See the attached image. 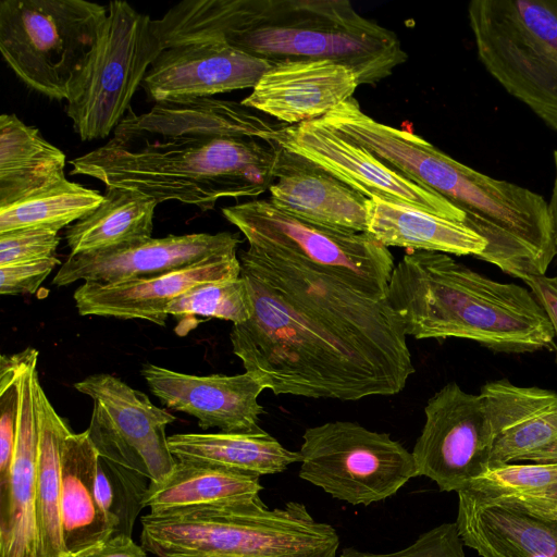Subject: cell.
<instances>
[{
    "label": "cell",
    "instance_id": "obj_31",
    "mask_svg": "<svg viewBox=\"0 0 557 557\" xmlns=\"http://www.w3.org/2000/svg\"><path fill=\"white\" fill-rule=\"evenodd\" d=\"M103 195L64 178L37 194L0 209V233L20 228L59 232L94 211Z\"/></svg>",
    "mask_w": 557,
    "mask_h": 557
},
{
    "label": "cell",
    "instance_id": "obj_1",
    "mask_svg": "<svg viewBox=\"0 0 557 557\" xmlns=\"http://www.w3.org/2000/svg\"><path fill=\"white\" fill-rule=\"evenodd\" d=\"M251 317L233 352L275 395L358 400L401 392L414 367L399 315L308 265L250 248L238 253Z\"/></svg>",
    "mask_w": 557,
    "mask_h": 557
},
{
    "label": "cell",
    "instance_id": "obj_9",
    "mask_svg": "<svg viewBox=\"0 0 557 557\" xmlns=\"http://www.w3.org/2000/svg\"><path fill=\"white\" fill-rule=\"evenodd\" d=\"M107 14L86 0H2V58L28 88L66 100Z\"/></svg>",
    "mask_w": 557,
    "mask_h": 557
},
{
    "label": "cell",
    "instance_id": "obj_37",
    "mask_svg": "<svg viewBox=\"0 0 557 557\" xmlns=\"http://www.w3.org/2000/svg\"><path fill=\"white\" fill-rule=\"evenodd\" d=\"M57 257L0 267V294H34L52 270L60 265Z\"/></svg>",
    "mask_w": 557,
    "mask_h": 557
},
{
    "label": "cell",
    "instance_id": "obj_20",
    "mask_svg": "<svg viewBox=\"0 0 557 557\" xmlns=\"http://www.w3.org/2000/svg\"><path fill=\"white\" fill-rule=\"evenodd\" d=\"M242 267L236 253L208 258L166 273L113 284L84 282L74 293L81 315L140 319L165 325L166 307L188 289L209 282L234 280Z\"/></svg>",
    "mask_w": 557,
    "mask_h": 557
},
{
    "label": "cell",
    "instance_id": "obj_4",
    "mask_svg": "<svg viewBox=\"0 0 557 557\" xmlns=\"http://www.w3.org/2000/svg\"><path fill=\"white\" fill-rule=\"evenodd\" d=\"M277 146L260 138L178 137L140 147L113 139L71 160L72 175L212 210L225 197H256L274 180Z\"/></svg>",
    "mask_w": 557,
    "mask_h": 557
},
{
    "label": "cell",
    "instance_id": "obj_38",
    "mask_svg": "<svg viewBox=\"0 0 557 557\" xmlns=\"http://www.w3.org/2000/svg\"><path fill=\"white\" fill-rule=\"evenodd\" d=\"M546 311L555 334V361L557 363V275L529 276L522 280Z\"/></svg>",
    "mask_w": 557,
    "mask_h": 557
},
{
    "label": "cell",
    "instance_id": "obj_7",
    "mask_svg": "<svg viewBox=\"0 0 557 557\" xmlns=\"http://www.w3.org/2000/svg\"><path fill=\"white\" fill-rule=\"evenodd\" d=\"M467 14L485 71L557 133V0H472Z\"/></svg>",
    "mask_w": 557,
    "mask_h": 557
},
{
    "label": "cell",
    "instance_id": "obj_12",
    "mask_svg": "<svg viewBox=\"0 0 557 557\" xmlns=\"http://www.w3.org/2000/svg\"><path fill=\"white\" fill-rule=\"evenodd\" d=\"M74 387L92 400L86 430L100 457L135 471L149 482L168 475L176 463L165 429L175 416L109 373L88 375Z\"/></svg>",
    "mask_w": 557,
    "mask_h": 557
},
{
    "label": "cell",
    "instance_id": "obj_32",
    "mask_svg": "<svg viewBox=\"0 0 557 557\" xmlns=\"http://www.w3.org/2000/svg\"><path fill=\"white\" fill-rule=\"evenodd\" d=\"M168 315L185 319L195 315L216 318L239 324L252 314V301L246 280L209 282L197 285L172 300Z\"/></svg>",
    "mask_w": 557,
    "mask_h": 557
},
{
    "label": "cell",
    "instance_id": "obj_10",
    "mask_svg": "<svg viewBox=\"0 0 557 557\" xmlns=\"http://www.w3.org/2000/svg\"><path fill=\"white\" fill-rule=\"evenodd\" d=\"M162 50L149 15L126 1L108 3L95 45L66 99V114L82 140L106 138L116 128Z\"/></svg>",
    "mask_w": 557,
    "mask_h": 557
},
{
    "label": "cell",
    "instance_id": "obj_19",
    "mask_svg": "<svg viewBox=\"0 0 557 557\" xmlns=\"http://www.w3.org/2000/svg\"><path fill=\"white\" fill-rule=\"evenodd\" d=\"M141 376L150 392L169 409L190 414L202 430L218 428L226 433L261 430L260 394L267 389L256 375H193L145 363Z\"/></svg>",
    "mask_w": 557,
    "mask_h": 557
},
{
    "label": "cell",
    "instance_id": "obj_3",
    "mask_svg": "<svg viewBox=\"0 0 557 557\" xmlns=\"http://www.w3.org/2000/svg\"><path fill=\"white\" fill-rule=\"evenodd\" d=\"M386 297L417 339L463 338L505 354L555 348L550 320L530 289L491 280L447 253L408 250Z\"/></svg>",
    "mask_w": 557,
    "mask_h": 557
},
{
    "label": "cell",
    "instance_id": "obj_5",
    "mask_svg": "<svg viewBox=\"0 0 557 557\" xmlns=\"http://www.w3.org/2000/svg\"><path fill=\"white\" fill-rule=\"evenodd\" d=\"M140 545L157 557H335L336 530L302 503L256 499L141 517Z\"/></svg>",
    "mask_w": 557,
    "mask_h": 557
},
{
    "label": "cell",
    "instance_id": "obj_40",
    "mask_svg": "<svg viewBox=\"0 0 557 557\" xmlns=\"http://www.w3.org/2000/svg\"><path fill=\"white\" fill-rule=\"evenodd\" d=\"M553 164H554V182L550 198L547 201L548 212L552 224V233L554 238L555 248L557 251V150L553 152Z\"/></svg>",
    "mask_w": 557,
    "mask_h": 557
},
{
    "label": "cell",
    "instance_id": "obj_6",
    "mask_svg": "<svg viewBox=\"0 0 557 557\" xmlns=\"http://www.w3.org/2000/svg\"><path fill=\"white\" fill-rule=\"evenodd\" d=\"M457 494L458 534L481 557H557V463L488 468Z\"/></svg>",
    "mask_w": 557,
    "mask_h": 557
},
{
    "label": "cell",
    "instance_id": "obj_25",
    "mask_svg": "<svg viewBox=\"0 0 557 557\" xmlns=\"http://www.w3.org/2000/svg\"><path fill=\"white\" fill-rule=\"evenodd\" d=\"M367 233L385 247L478 258L486 242L465 223L380 199H368Z\"/></svg>",
    "mask_w": 557,
    "mask_h": 557
},
{
    "label": "cell",
    "instance_id": "obj_28",
    "mask_svg": "<svg viewBox=\"0 0 557 557\" xmlns=\"http://www.w3.org/2000/svg\"><path fill=\"white\" fill-rule=\"evenodd\" d=\"M178 461L216 466L253 475L276 474L300 462L299 451L285 448L262 429L251 433H178L168 436Z\"/></svg>",
    "mask_w": 557,
    "mask_h": 557
},
{
    "label": "cell",
    "instance_id": "obj_36",
    "mask_svg": "<svg viewBox=\"0 0 557 557\" xmlns=\"http://www.w3.org/2000/svg\"><path fill=\"white\" fill-rule=\"evenodd\" d=\"M59 243L58 232L46 228L0 233V267L53 257Z\"/></svg>",
    "mask_w": 557,
    "mask_h": 557
},
{
    "label": "cell",
    "instance_id": "obj_23",
    "mask_svg": "<svg viewBox=\"0 0 557 557\" xmlns=\"http://www.w3.org/2000/svg\"><path fill=\"white\" fill-rule=\"evenodd\" d=\"M276 128L242 102L215 98L158 102L148 112L127 113L116 126L113 140L128 146L148 136L234 137L265 140Z\"/></svg>",
    "mask_w": 557,
    "mask_h": 557
},
{
    "label": "cell",
    "instance_id": "obj_17",
    "mask_svg": "<svg viewBox=\"0 0 557 557\" xmlns=\"http://www.w3.org/2000/svg\"><path fill=\"white\" fill-rule=\"evenodd\" d=\"M272 65L225 42H189L163 49L141 87L156 103L211 98L252 89Z\"/></svg>",
    "mask_w": 557,
    "mask_h": 557
},
{
    "label": "cell",
    "instance_id": "obj_35",
    "mask_svg": "<svg viewBox=\"0 0 557 557\" xmlns=\"http://www.w3.org/2000/svg\"><path fill=\"white\" fill-rule=\"evenodd\" d=\"M455 522H445L421 533L409 546L392 553L344 548L337 557H466Z\"/></svg>",
    "mask_w": 557,
    "mask_h": 557
},
{
    "label": "cell",
    "instance_id": "obj_39",
    "mask_svg": "<svg viewBox=\"0 0 557 557\" xmlns=\"http://www.w3.org/2000/svg\"><path fill=\"white\" fill-rule=\"evenodd\" d=\"M78 557H148L147 550L135 543L132 536L114 534L94 549Z\"/></svg>",
    "mask_w": 557,
    "mask_h": 557
},
{
    "label": "cell",
    "instance_id": "obj_30",
    "mask_svg": "<svg viewBox=\"0 0 557 557\" xmlns=\"http://www.w3.org/2000/svg\"><path fill=\"white\" fill-rule=\"evenodd\" d=\"M38 450L36 470L37 510L45 557H69L62 535L61 455L71 430L57 413L39 380L36 383Z\"/></svg>",
    "mask_w": 557,
    "mask_h": 557
},
{
    "label": "cell",
    "instance_id": "obj_13",
    "mask_svg": "<svg viewBox=\"0 0 557 557\" xmlns=\"http://www.w3.org/2000/svg\"><path fill=\"white\" fill-rule=\"evenodd\" d=\"M424 414L411 453L417 476L458 493L488 468L493 436L484 400L450 382L428 400Z\"/></svg>",
    "mask_w": 557,
    "mask_h": 557
},
{
    "label": "cell",
    "instance_id": "obj_18",
    "mask_svg": "<svg viewBox=\"0 0 557 557\" xmlns=\"http://www.w3.org/2000/svg\"><path fill=\"white\" fill-rule=\"evenodd\" d=\"M480 395L493 436L488 468L557 463L556 391L500 379L486 382Z\"/></svg>",
    "mask_w": 557,
    "mask_h": 557
},
{
    "label": "cell",
    "instance_id": "obj_14",
    "mask_svg": "<svg viewBox=\"0 0 557 557\" xmlns=\"http://www.w3.org/2000/svg\"><path fill=\"white\" fill-rule=\"evenodd\" d=\"M264 141L314 162L368 199L419 209L466 224L465 213L445 198L395 172L320 120L278 127Z\"/></svg>",
    "mask_w": 557,
    "mask_h": 557
},
{
    "label": "cell",
    "instance_id": "obj_24",
    "mask_svg": "<svg viewBox=\"0 0 557 557\" xmlns=\"http://www.w3.org/2000/svg\"><path fill=\"white\" fill-rule=\"evenodd\" d=\"M99 454L87 431L66 436L61 455L60 515L65 552L78 557L114 535L97 497Z\"/></svg>",
    "mask_w": 557,
    "mask_h": 557
},
{
    "label": "cell",
    "instance_id": "obj_15",
    "mask_svg": "<svg viewBox=\"0 0 557 557\" xmlns=\"http://www.w3.org/2000/svg\"><path fill=\"white\" fill-rule=\"evenodd\" d=\"M238 234L193 233L148 238L103 250L70 255L52 280L57 286L77 281L113 284L185 268L208 258L236 253Z\"/></svg>",
    "mask_w": 557,
    "mask_h": 557
},
{
    "label": "cell",
    "instance_id": "obj_34",
    "mask_svg": "<svg viewBox=\"0 0 557 557\" xmlns=\"http://www.w3.org/2000/svg\"><path fill=\"white\" fill-rule=\"evenodd\" d=\"M22 351L2 355L0 360V484L12 471L20 410Z\"/></svg>",
    "mask_w": 557,
    "mask_h": 557
},
{
    "label": "cell",
    "instance_id": "obj_27",
    "mask_svg": "<svg viewBox=\"0 0 557 557\" xmlns=\"http://www.w3.org/2000/svg\"><path fill=\"white\" fill-rule=\"evenodd\" d=\"M65 154L15 114L0 116V209L65 178Z\"/></svg>",
    "mask_w": 557,
    "mask_h": 557
},
{
    "label": "cell",
    "instance_id": "obj_21",
    "mask_svg": "<svg viewBox=\"0 0 557 557\" xmlns=\"http://www.w3.org/2000/svg\"><path fill=\"white\" fill-rule=\"evenodd\" d=\"M359 86L355 73L331 60L273 64L242 100L245 107L297 125L323 119L351 98Z\"/></svg>",
    "mask_w": 557,
    "mask_h": 557
},
{
    "label": "cell",
    "instance_id": "obj_8",
    "mask_svg": "<svg viewBox=\"0 0 557 557\" xmlns=\"http://www.w3.org/2000/svg\"><path fill=\"white\" fill-rule=\"evenodd\" d=\"M250 249L301 263L373 298H387L394 264L389 249L368 233L332 228L286 213L270 199L222 208Z\"/></svg>",
    "mask_w": 557,
    "mask_h": 557
},
{
    "label": "cell",
    "instance_id": "obj_26",
    "mask_svg": "<svg viewBox=\"0 0 557 557\" xmlns=\"http://www.w3.org/2000/svg\"><path fill=\"white\" fill-rule=\"evenodd\" d=\"M261 491L258 475L177 460L168 475L149 482L144 505L160 515L252 502Z\"/></svg>",
    "mask_w": 557,
    "mask_h": 557
},
{
    "label": "cell",
    "instance_id": "obj_2",
    "mask_svg": "<svg viewBox=\"0 0 557 557\" xmlns=\"http://www.w3.org/2000/svg\"><path fill=\"white\" fill-rule=\"evenodd\" d=\"M153 28L163 49L220 41L271 64L331 60L359 85H375L407 61L397 34L348 0H184Z\"/></svg>",
    "mask_w": 557,
    "mask_h": 557
},
{
    "label": "cell",
    "instance_id": "obj_16",
    "mask_svg": "<svg viewBox=\"0 0 557 557\" xmlns=\"http://www.w3.org/2000/svg\"><path fill=\"white\" fill-rule=\"evenodd\" d=\"M38 351H22L20 410L11 476L0 484V557H45L37 510Z\"/></svg>",
    "mask_w": 557,
    "mask_h": 557
},
{
    "label": "cell",
    "instance_id": "obj_29",
    "mask_svg": "<svg viewBox=\"0 0 557 557\" xmlns=\"http://www.w3.org/2000/svg\"><path fill=\"white\" fill-rule=\"evenodd\" d=\"M158 201L135 189L106 186L101 203L70 225V255L119 247L151 238Z\"/></svg>",
    "mask_w": 557,
    "mask_h": 557
},
{
    "label": "cell",
    "instance_id": "obj_33",
    "mask_svg": "<svg viewBox=\"0 0 557 557\" xmlns=\"http://www.w3.org/2000/svg\"><path fill=\"white\" fill-rule=\"evenodd\" d=\"M148 479L99 456L96 492L114 527V534L132 536L135 521L145 508Z\"/></svg>",
    "mask_w": 557,
    "mask_h": 557
},
{
    "label": "cell",
    "instance_id": "obj_11",
    "mask_svg": "<svg viewBox=\"0 0 557 557\" xmlns=\"http://www.w3.org/2000/svg\"><path fill=\"white\" fill-rule=\"evenodd\" d=\"M299 454L300 479L351 505L384 500L417 476L399 442L351 421L308 428Z\"/></svg>",
    "mask_w": 557,
    "mask_h": 557
},
{
    "label": "cell",
    "instance_id": "obj_22",
    "mask_svg": "<svg viewBox=\"0 0 557 557\" xmlns=\"http://www.w3.org/2000/svg\"><path fill=\"white\" fill-rule=\"evenodd\" d=\"M269 191L270 201L288 214L332 228L367 233L368 198L314 162L280 146Z\"/></svg>",
    "mask_w": 557,
    "mask_h": 557
}]
</instances>
